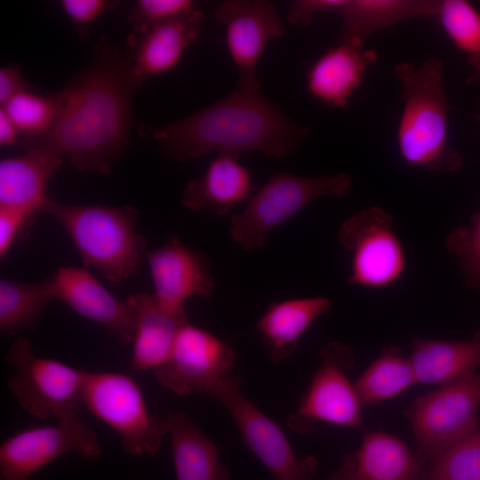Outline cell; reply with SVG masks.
<instances>
[{"label":"cell","instance_id":"obj_1","mask_svg":"<svg viewBox=\"0 0 480 480\" xmlns=\"http://www.w3.org/2000/svg\"><path fill=\"white\" fill-rule=\"evenodd\" d=\"M146 80L126 51L100 38L89 64L59 91L52 128L41 136L23 137L21 145L26 150L48 149L79 171L109 174L129 146L132 102Z\"/></svg>","mask_w":480,"mask_h":480},{"label":"cell","instance_id":"obj_2","mask_svg":"<svg viewBox=\"0 0 480 480\" xmlns=\"http://www.w3.org/2000/svg\"><path fill=\"white\" fill-rule=\"evenodd\" d=\"M138 132L153 139L166 157L186 161L212 152L239 157L249 151L282 159L308 138L310 130L273 104L260 84L236 85L187 117L161 125L143 124Z\"/></svg>","mask_w":480,"mask_h":480},{"label":"cell","instance_id":"obj_3","mask_svg":"<svg viewBox=\"0 0 480 480\" xmlns=\"http://www.w3.org/2000/svg\"><path fill=\"white\" fill-rule=\"evenodd\" d=\"M393 74L401 85L403 108L396 132L398 150L409 165L430 172H454L462 157L449 137V103L440 59L416 66L399 62Z\"/></svg>","mask_w":480,"mask_h":480},{"label":"cell","instance_id":"obj_4","mask_svg":"<svg viewBox=\"0 0 480 480\" xmlns=\"http://www.w3.org/2000/svg\"><path fill=\"white\" fill-rule=\"evenodd\" d=\"M41 212L65 229L84 264L113 284L132 276L147 252V240L136 230L140 212L132 205H76L49 197Z\"/></svg>","mask_w":480,"mask_h":480},{"label":"cell","instance_id":"obj_5","mask_svg":"<svg viewBox=\"0 0 480 480\" xmlns=\"http://www.w3.org/2000/svg\"><path fill=\"white\" fill-rule=\"evenodd\" d=\"M351 188L347 172L312 177L274 173L249 197L245 208L230 220L233 239L245 251L261 248L267 234L313 201L326 196H345Z\"/></svg>","mask_w":480,"mask_h":480},{"label":"cell","instance_id":"obj_6","mask_svg":"<svg viewBox=\"0 0 480 480\" xmlns=\"http://www.w3.org/2000/svg\"><path fill=\"white\" fill-rule=\"evenodd\" d=\"M5 361L13 368L8 388L25 412L42 420L78 418L84 370L36 356L22 336L12 341Z\"/></svg>","mask_w":480,"mask_h":480},{"label":"cell","instance_id":"obj_7","mask_svg":"<svg viewBox=\"0 0 480 480\" xmlns=\"http://www.w3.org/2000/svg\"><path fill=\"white\" fill-rule=\"evenodd\" d=\"M82 403L120 436L122 449L132 456H155L166 434L163 418L150 413L139 384L119 372H84Z\"/></svg>","mask_w":480,"mask_h":480},{"label":"cell","instance_id":"obj_8","mask_svg":"<svg viewBox=\"0 0 480 480\" xmlns=\"http://www.w3.org/2000/svg\"><path fill=\"white\" fill-rule=\"evenodd\" d=\"M338 239L350 253L349 284L382 289L403 276L405 252L386 210L373 206L350 216L340 226Z\"/></svg>","mask_w":480,"mask_h":480},{"label":"cell","instance_id":"obj_9","mask_svg":"<svg viewBox=\"0 0 480 480\" xmlns=\"http://www.w3.org/2000/svg\"><path fill=\"white\" fill-rule=\"evenodd\" d=\"M479 407L480 373L476 372L416 398L406 416L420 454L432 459L478 430Z\"/></svg>","mask_w":480,"mask_h":480},{"label":"cell","instance_id":"obj_10","mask_svg":"<svg viewBox=\"0 0 480 480\" xmlns=\"http://www.w3.org/2000/svg\"><path fill=\"white\" fill-rule=\"evenodd\" d=\"M241 384L239 377L228 375L204 395L217 399L228 410L244 443L276 480H312L316 460L310 455L298 458L280 427L242 395Z\"/></svg>","mask_w":480,"mask_h":480},{"label":"cell","instance_id":"obj_11","mask_svg":"<svg viewBox=\"0 0 480 480\" xmlns=\"http://www.w3.org/2000/svg\"><path fill=\"white\" fill-rule=\"evenodd\" d=\"M321 364L295 413L287 420L294 431L308 433L316 420L363 428L361 403L344 370L354 364L352 350L331 342L320 351Z\"/></svg>","mask_w":480,"mask_h":480},{"label":"cell","instance_id":"obj_12","mask_svg":"<svg viewBox=\"0 0 480 480\" xmlns=\"http://www.w3.org/2000/svg\"><path fill=\"white\" fill-rule=\"evenodd\" d=\"M68 452L92 461L101 456L96 432L78 418L17 432L0 445V480H28Z\"/></svg>","mask_w":480,"mask_h":480},{"label":"cell","instance_id":"obj_13","mask_svg":"<svg viewBox=\"0 0 480 480\" xmlns=\"http://www.w3.org/2000/svg\"><path fill=\"white\" fill-rule=\"evenodd\" d=\"M231 347L189 322L180 329L168 358L153 370L158 382L179 396L204 392L230 375L235 364Z\"/></svg>","mask_w":480,"mask_h":480},{"label":"cell","instance_id":"obj_14","mask_svg":"<svg viewBox=\"0 0 480 480\" xmlns=\"http://www.w3.org/2000/svg\"><path fill=\"white\" fill-rule=\"evenodd\" d=\"M214 18L225 28L228 49L238 70L237 85L262 84L257 64L268 42L286 31L276 7L266 0H227L215 8Z\"/></svg>","mask_w":480,"mask_h":480},{"label":"cell","instance_id":"obj_15","mask_svg":"<svg viewBox=\"0 0 480 480\" xmlns=\"http://www.w3.org/2000/svg\"><path fill=\"white\" fill-rule=\"evenodd\" d=\"M154 295L169 311L182 313L191 297L207 298L214 290L207 261L173 236L160 247L147 252Z\"/></svg>","mask_w":480,"mask_h":480},{"label":"cell","instance_id":"obj_16","mask_svg":"<svg viewBox=\"0 0 480 480\" xmlns=\"http://www.w3.org/2000/svg\"><path fill=\"white\" fill-rule=\"evenodd\" d=\"M55 299L84 318L106 328L123 344H132L135 322L126 300H120L85 268L59 267L52 275Z\"/></svg>","mask_w":480,"mask_h":480},{"label":"cell","instance_id":"obj_17","mask_svg":"<svg viewBox=\"0 0 480 480\" xmlns=\"http://www.w3.org/2000/svg\"><path fill=\"white\" fill-rule=\"evenodd\" d=\"M377 60V52L365 48L364 42H337L309 68L307 73L308 90L324 104L342 108Z\"/></svg>","mask_w":480,"mask_h":480},{"label":"cell","instance_id":"obj_18","mask_svg":"<svg viewBox=\"0 0 480 480\" xmlns=\"http://www.w3.org/2000/svg\"><path fill=\"white\" fill-rule=\"evenodd\" d=\"M204 21L199 10L159 23L142 34L132 33L126 50L135 72L147 79L173 69L198 38Z\"/></svg>","mask_w":480,"mask_h":480},{"label":"cell","instance_id":"obj_19","mask_svg":"<svg viewBox=\"0 0 480 480\" xmlns=\"http://www.w3.org/2000/svg\"><path fill=\"white\" fill-rule=\"evenodd\" d=\"M421 459L399 438L366 432L360 448L345 456L330 480H422Z\"/></svg>","mask_w":480,"mask_h":480},{"label":"cell","instance_id":"obj_20","mask_svg":"<svg viewBox=\"0 0 480 480\" xmlns=\"http://www.w3.org/2000/svg\"><path fill=\"white\" fill-rule=\"evenodd\" d=\"M63 162L61 156L44 148L2 159L0 207L17 209L34 218L50 197L48 183Z\"/></svg>","mask_w":480,"mask_h":480},{"label":"cell","instance_id":"obj_21","mask_svg":"<svg viewBox=\"0 0 480 480\" xmlns=\"http://www.w3.org/2000/svg\"><path fill=\"white\" fill-rule=\"evenodd\" d=\"M126 300L135 322L131 364L136 371L154 370L168 358L180 329L188 322L186 312L167 310L148 292Z\"/></svg>","mask_w":480,"mask_h":480},{"label":"cell","instance_id":"obj_22","mask_svg":"<svg viewBox=\"0 0 480 480\" xmlns=\"http://www.w3.org/2000/svg\"><path fill=\"white\" fill-rule=\"evenodd\" d=\"M238 159L236 156L218 154L201 176L185 185L181 194L183 204L193 212L224 216L236 204L248 199L253 189L251 175Z\"/></svg>","mask_w":480,"mask_h":480},{"label":"cell","instance_id":"obj_23","mask_svg":"<svg viewBox=\"0 0 480 480\" xmlns=\"http://www.w3.org/2000/svg\"><path fill=\"white\" fill-rule=\"evenodd\" d=\"M332 306V300L322 296L271 303L256 324L271 362L290 356L307 329Z\"/></svg>","mask_w":480,"mask_h":480},{"label":"cell","instance_id":"obj_24","mask_svg":"<svg viewBox=\"0 0 480 480\" xmlns=\"http://www.w3.org/2000/svg\"><path fill=\"white\" fill-rule=\"evenodd\" d=\"M163 420L171 436L177 480H230L218 447L184 412L168 411Z\"/></svg>","mask_w":480,"mask_h":480},{"label":"cell","instance_id":"obj_25","mask_svg":"<svg viewBox=\"0 0 480 480\" xmlns=\"http://www.w3.org/2000/svg\"><path fill=\"white\" fill-rule=\"evenodd\" d=\"M441 1L345 0L338 15L341 28L337 42L359 41L403 20L436 19Z\"/></svg>","mask_w":480,"mask_h":480},{"label":"cell","instance_id":"obj_26","mask_svg":"<svg viewBox=\"0 0 480 480\" xmlns=\"http://www.w3.org/2000/svg\"><path fill=\"white\" fill-rule=\"evenodd\" d=\"M409 359L417 382L444 386L457 381L480 364V330L468 340L416 339Z\"/></svg>","mask_w":480,"mask_h":480},{"label":"cell","instance_id":"obj_27","mask_svg":"<svg viewBox=\"0 0 480 480\" xmlns=\"http://www.w3.org/2000/svg\"><path fill=\"white\" fill-rule=\"evenodd\" d=\"M55 299L52 276L36 283L0 280V331L33 330L46 305Z\"/></svg>","mask_w":480,"mask_h":480},{"label":"cell","instance_id":"obj_28","mask_svg":"<svg viewBox=\"0 0 480 480\" xmlns=\"http://www.w3.org/2000/svg\"><path fill=\"white\" fill-rule=\"evenodd\" d=\"M418 383L410 359L404 358L398 348L382 349L354 387L362 405L373 404L391 398Z\"/></svg>","mask_w":480,"mask_h":480},{"label":"cell","instance_id":"obj_29","mask_svg":"<svg viewBox=\"0 0 480 480\" xmlns=\"http://www.w3.org/2000/svg\"><path fill=\"white\" fill-rule=\"evenodd\" d=\"M436 19L468 64L480 70V12L465 0H442Z\"/></svg>","mask_w":480,"mask_h":480},{"label":"cell","instance_id":"obj_30","mask_svg":"<svg viewBox=\"0 0 480 480\" xmlns=\"http://www.w3.org/2000/svg\"><path fill=\"white\" fill-rule=\"evenodd\" d=\"M60 104V92L43 95L28 91L20 93L1 107L23 137L45 134L52 126Z\"/></svg>","mask_w":480,"mask_h":480},{"label":"cell","instance_id":"obj_31","mask_svg":"<svg viewBox=\"0 0 480 480\" xmlns=\"http://www.w3.org/2000/svg\"><path fill=\"white\" fill-rule=\"evenodd\" d=\"M431 460L422 480H480V429Z\"/></svg>","mask_w":480,"mask_h":480},{"label":"cell","instance_id":"obj_32","mask_svg":"<svg viewBox=\"0 0 480 480\" xmlns=\"http://www.w3.org/2000/svg\"><path fill=\"white\" fill-rule=\"evenodd\" d=\"M446 248L457 259L468 284L480 290V212L469 228H459L447 236Z\"/></svg>","mask_w":480,"mask_h":480},{"label":"cell","instance_id":"obj_33","mask_svg":"<svg viewBox=\"0 0 480 480\" xmlns=\"http://www.w3.org/2000/svg\"><path fill=\"white\" fill-rule=\"evenodd\" d=\"M197 10L191 0H138L129 12L132 33L142 34L151 27Z\"/></svg>","mask_w":480,"mask_h":480},{"label":"cell","instance_id":"obj_34","mask_svg":"<svg viewBox=\"0 0 480 480\" xmlns=\"http://www.w3.org/2000/svg\"><path fill=\"white\" fill-rule=\"evenodd\" d=\"M60 4L74 30L81 38H87L91 26L101 15L116 8L119 3L109 0H61Z\"/></svg>","mask_w":480,"mask_h":480},{"label":"cell","instance_id":"obj_35","mask_svg":"<svg viewBox=\"0 0 480 480\" xmlns=\"http://www.w3.org/2000/svg\"><path fill=\"white\" fill-rule=\"evenodd\" d=\"M345 0H294L288 6L287 20L295 25L308 26L320 14H339Z\"/></svg>","mask_w":480,"mask_h":480},{"label":"cell","instance_id":"obj_36","mask_svg":"<svg viewBox=\"0 0 480 480\" xmlns=\"http://www.w3.org/2000/svg\"><path fill=\"white\" fill-rule=\"evenodd\" d=\"M33 217L26 212L0 207V257L4 258L17 236L32 224Z\"/></svg>","mask_w":480,"mask_h":480},{"label":"cell","instance_id":"obj_37","mask_svg":"<svg viewBox=\"0 0 480 480\" xmlns=\"http://www.w3.org/2000/svg\"><path fill=\"white\" fill-rule=\"evenodd\" d=\"M32 84L25 79L20 68L8 65L0 68V105L4 106L14 96L33 91Z\"/></svg>","mask_w":480,"mask_h":480},{"label":"cell","instance_id":"obj_38","mask_svg":"<svg viewBox=\"0 0 480 480\" xmlns=\"http://www.w3.org/2000/svg\"><path fill=\"white\" fill-rule=\"evenodd\" d=\"M22 135L19 128L8 116L3 108H0V147L6 148L15 145Z\"/></svg>","mask_w":480,"mask_h":480},{"label":"cell","instance_id":"obj_39","mask_svg":"<svg viewBox=\"0 0 480 480\" xmlns=\"http://www.w3.org/2000/svg\"><path fill=\"white\" fill-rule=\"evenodd\" d=\"M468 82L470 84H480V70L476 71L469 78Z\"/></svg>","mask_w":480,"mask_h":480},{"label":"cell","instance_id":"obj_40","mask_svg":"<svg viewBox=\"0 0 480 480\" xmlns=\"http://www.w3.org/2000/svg\"><path fill=\"white\" fill-rule=\"evenodd\" d=\"M477 120H478V122L480 124V108H479V111H478V114H477Z\"/></svg>","mask_w":480,"mask_h":480}]
</instances>
